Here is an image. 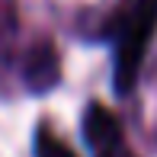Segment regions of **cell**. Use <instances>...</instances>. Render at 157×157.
<instances>
[{
  "label": "cell",
  "instance_id": "obj_2",
  "mask_svg": "<svg viewBox=\"0 0 157 157\" xmlns=\"http://www.w3.org/2000/svg\"><path fill=\"white\" fill-rule=\"evenodd\" d=\"M83 138H87L93 157H132L125 147V135H122L119 119L99 103H90L83 112Z\"/></svg>",
  "mask_w": 157,
  "mask_h": 157
},
{
  "label": "cell",
  "instance_id": "obj_3",
  "mask_svg": "<svg viewBox=\"0 0 157 157\" xmlns=\"http://www.w3.org/2000/svg\"><path fill=\"white\" fill-rule=\"evenodd\" d=\"M58 52H55L48 42H42V45H35L29 52V58H26V87L32 90V93H45V90H52L55 83H58Z\"/></svg>",
  "mask_w": 157,
  "mask_h": 157
},
{
  "label": "cell",
  "instance_id": "obj_1",
  "mask_svg": "<svg viewBox=\"0 0 157 157\" xmlns=\"http://www.w3.org/2000/svg\"><path fill=\"white\" fill-rule=\"evenodd\" d=\"M157 32V0H135L125 13L116 35V64H112V80L119 93H132L138 83L141 64H144L147 45Z\"/></svg>",
  "mask_w": 157,
  "mask_h": 157
},
{
  "label": "cell",
  "instance_id": "obj_4",
  "mask_svg": "<svg viewBox=\"0 0 157 157\" xmlns=\"http://www.w3.org/2000/svg\"><path fill=\"white\" fill-rule=\"evenodd\" d=\"M32 151H35V157H77V154H74V151H71V147L58 138V135H55V132H48L45 125L35 132Z\"/></svg>",
  "mask_w": 157,
  "mask_h": 157
}]
</instances>
